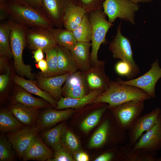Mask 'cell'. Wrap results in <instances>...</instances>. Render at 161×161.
Segmentation results:
<instances>
[{"label":"cell","instance_id":"9a60e30c","mask_svg":"<svg viewBox=\"0 0 161 161\" xmlns=\"http://www.w3.org/2000/svg\"><path fill=\"white\" fill-rule=\"evenodd\" d=\"M133 148L150 152H157L161 149V116L157 123L140 136Z\"/></svg>","mask_w":161,"mask_h":161},{"label":"cell","instance_id":"4fadbf2b","mask_svg":"<svg viewBox=\"0 0 161 161\" xmlns=\"http://www.w3.org/2000/svg\"><path fill=\"white\" fill-rule=\"evenodd\" d=\"M105 61H102L98 65L91 66L89 69L82 74L90 92L101 89L105 91L108 88L110 81L105 71Z\"/></svg>","mask_w":161,"mask_h":161},{"label":"cell","instance_id":"d590c367","mask_svg":"<svg viewBox=\"0 0 161 161\" xmlns=\"http://www.w3.org/2000/svg\"><path fill=\"white\" fill-rule=\"evenodd\" d=\"M11 143L6 137L1 134L0 137V161H13L16 160Z\"/></svg>","mask_w":161,"mask_h":161},{"label":"cell","instance_id":"277c9868","mask_svg":"<svg viewBox=\"0 0 161 161\" xmlns=\"http://www.w3.org/2000/svg\"><path fill=\"white\" fill-rule=\"evenodd\" d=\"M89 14L92 31L90 61L91 65L92 66L98 65L102 62V61L98 60V51L101 44L107 43L106 35L114 24L106 20V15L103 10L93 11Z\"/></svg>","mask_w":161,"mask_h":161},{"label":"cell","instance_id":"7a4b0ae2","mask_svg":"<svg viewBox=\"0 0 161 161\" xmlns=\"http://www.w3.org/2000/svg\"><path fill=\"white\" fill-rule=\"evenodd\" d=\"M151 98L144 91L136 87L111 81L108 88L93 101L94 104L106 103L108 107L132 100L145 101Z\"/></svg>","mask_w":161,"mask_h":161},{"label":"cell","instance_id":"cb8c5ba5","mask_svg":"<svg viewBox=\"0 0 161 161\" xmlns=\"http://www.w3.org/2000/svg\"><path fill=\"white\" fill-rule=\"evenodd\" d=\"M14 82L26 91L42 98L49 103L53 107H56L57 101L48 93L41 90L37 85L35 81L27 80L17 75L13 78Z\"/></svg>","mask_w":161,"mask_h":161},{"label":"cell","instance_id":"2e32d148","mask_svg":"<svg viewBox=\"0 0 161 161\" xmlns=\"http://www.w3.org/2000/svg\"><path fill=\"white\" fill-rule=\"evenodd\" d=\"M53 152L38 135L33 139L24 154L22 160L48 161L52 157Z\"/></svg>","mask_w":161,"mask_h":161},{"label":"cell","instance_id":"e575fe53","mask_svg":"<svg viewBox=\"0 0 161 161\" xmlns=\"http://www.w3.org/2000/svg\"><path fill=\"white\" fill-rule=\"evenodd\" d=\"M62 144L71 153L80 151V143L76 135L66 127L62 137Z\"/></svg>","mask_w":161,"mask_h":161},{"label":"cell","instance_id":"ac0fdd59","mask_svg":"<svg viewBox=\"0 0 161 161\" xmlns=\"http://www.w3.org/2000/svg\"><path fill=\"white\" fill-rule=\"evenodd\" d=\"M74 112L73 108L61 110L48 109L39 115L37 124L40 130L44 131L67 119Z\"/></svg>","mask_w":161,"mask_h":161},{"label":"cell","instance_id":"8d00e7d4","mask_svg":"<svg viewBox=\"0 0 161 161\" xmlns=\"http://www.w3.org/2000/svg\"><path fill=\"white\" fill-rule=\"evenodd\" d=\"M105 0H77L76 5L83 8L86 12H91L103 10V4Z\"/></svg>","mask_w":161,"mask_h":161},{"label":"cell","instance_id":"4dcf8cb0","mask_svg":"<svg viewBox=\"0 0 161 161\" xmlns=\"http://www.w3.org/2000/svg\"><path fill=\"white\" fill-rule=\"evenodd\" d=\"M14 99L15 103H20L35 109L46 108L48 106V103L43 100L35 97L23 90L17 92L14 96Z\"/></svg>","mask_w":161,"mask_h":161},{"label":"cell","instance_id":"44dd1931","mask_svg":"<svg viewBox=\"0 0 161 161\" xmlns=\"http://www.w3.org/2000/svg\"><path fill=\"white\" fill-rule=\"evenodd\" d=\"M122 161H158L156 152H150L143 149H134L127 142L120 146Z\"/></svg>","mask_w":161,"mask_h":161},{"label":"cell","instance_id":"5b68a950","mask_svg":"<svg viewBox=\"0 0 161 161\" xmlns=\"http://www.w3.org/2000/svg\"><path fill=\"white\" fill-rule=\"evenodd\" d=\"M103 11L111 23L117 18L135 24V13L138 11V4L129 0H105L103 4Z\"/></svg>","mask_w":161,"mask_h":161},{"label":"cell","instance_id":"9c48e42d","mask_svg":"<svg viewBox=\"0 0 161 161\" xmlns=\"http://www.w3.org/2000/svg\"><path fill=\"white\" fill-rule=\"evenodd\" d=\"M121 21L117 27L115 35L109 43V49L114 58L128 63L139 72V69L133 58L130 41L121 33Z\"/></svg>","mask_w":161,"mask_h":161},{"label":"cell","instance_id":"1f68e13d","mask_svg":"<svg viewBox=\"0 0 161 161\" xmlns=\"http://www.w3.org/2000/svg\"><path fill=\"white\" fill-rule=\"evenodd\" d=\"M45 53L48 68L45 72L41 73V76L51 77L62 74L58 67L57 46L49 50Z\"/></svg>","mask_w":161,"mask_h":161},{"label":"cell","instance_id":"b9f144b4","mask_svg":"<svg viewBox=\"0 0 161 161\" xmlns=\"http://www.w3.org/2000/svg\"><path fill=\"white\" fill-rule=\"evenodd\" d=\"M24 0L32 7L43 11V0Z\"/></svg>","mask_w":161,"mask_h":161},{"label":"cell","instance_id":"d6a6232c","mask_svg":"<svg viewBox=\"0 0 161 161\" xmlns=\"http://www.w3.org/2000/svg\"><path fill=\"white\" fill-rule=\"evenodd\" d=\"M72 32L77 41H91L92 31L89 13H86L80 24Z\"/></svg>","mask_w":161,"mask_h":161},{"label":"cell","instance_id":"603a6c76","mask_svg":"<svg viewBox=\"0 0 161 161\" xmlns=\"http://www.w3.org/2000/svg\"><path fill=\"white\" fill-rule=\"evenodd\" d=\"M112 123L107 118L104 120L91 138L89 143L90 148H95L105 145L111 139Z\"/></svg>","mask_w":161,"mask_h":161},{"label":"cell","instance_id":"ba28073f","mask_svg":"<svg viewBox=\"0 0 161 161\" xmlns=\"http://www.w3.org/2000/svg\"><path fill=\"white\" fill-rule=\"evenodd\" d=\"M40 131L38 125L24 127L7 133L6 137L11 143L18 158L23 156L34 137Z\"/></svg>","mask_w":161,"mask_h":161},{"label":"cell","instance_id":"e0dca14e","mask_svg":"<svg viewBox=\"0 0 161 161\" xmlns=\"http://www.w3.org/2000/svg\"><path fill=\"white\" fill-rule=\"evenodd\" d=\"M70 74L65 73L51 77L41 76L38 79L37 84L41 90L49 94L55 100L62 96V86Z\"/></svg>","mask_w":161,"mask_h":161},{"label":"cell","instance_id":"52a82bcc","mask_svg":"<svg viewBox=\"0 0 161 161\" xmlns=\"http://www.w3.org/2000/svg\"><path fill=\"white\" fill-rule=\"evenodd\" d=\"M161 78V67L158 61L156 60L151 65L150 69L143 75L128 80L118 78L120 83L138 87L145 92L151 98L155 97V87Z\"/></svg>","mask_w":161,"mask_h":161},{"label":"cell","instance_id":"ab89813d","mask_svg":"<svg viewBox=\"0 0 161 161\" xmlns=\"http://www.w3.org/2000/svg\"><path fill=\"white\" fill-rule=\"evenodd\" d=\"M8 19L7 0H0V20L3 21Z\"/></svg>","mask_w":161,"mask_h":161},{"label":"cell","instance_id":"f1b7e54d","mask_svg":"<svg viewBox=\"0 0 161 161\" xmlns=\"http://www.w3.org/2000/svg\"><path fill=\"white\" fill-rule=\"evenodd\" d=\"M10 24L8 20L1 21L0 24V58L8 59L13 57L10 41Z\"/></svg>","mask_w":161,"mask_h":161},{"label":"cell","instance_id":"7dc6e473","mask_svg":"<svg viewBox=\"0 0 161 161\" xmlns=\"http://www.w3.org/2000/svg\"><path fill=\"white\" fill-rule=\"evenodd\" d=\"M158 161H161V157L158 158Z\"/></svg>","mask_w":161,"mask_h":161},{"label":"cell","instance_id":"484cf974","mask_svg":"<svg viewBox=\"0 0 161 161\" xmlns=\"http://www.w3.org/2000/svg\"><path fill=\"white\" fill-rule=\"evenodd\" d=\"M58 67L63 74H72L78 71V68L68 49L58 45Z\"/></svg>","mask_w":161,"mask_h":161},{"label":"cell","instance_id":"7bdbcfd3","mask_svg":"<svg viewBox=\"0 0 161 161\" xmlns=\"http://www.w3.org/2000/svg\"><path fill=\"white\" fill-rule=\"evenodd\" d=\"M73 154L75 161H88L89 160L88 155L84 152L80 151Z\"/></svg>","mask_w":161,"mask_h":161},{"label":"cell","instance_id":"30bf717a","mask_svg":"<svg viewBox=\"0 0 161 161\" xmlns=\"http://www.w3.org/2000/svg\"><path fill=\"white\" fill-rule=\"evenodd\" d=\"M161 116V109L156 108L139 117L127 131L129 144L133 146L144 132L151 129L157 123Z\"/></svg>","mask_w":161,"mask_h":161},{"label":"cell","instance_id":"7402d4cb","mask_svg":"<svg viewBox=\"0 0 161 161\" xmlns=\"http://www.w3.org/2000/svg\"><path fill=\"white\" fill-rule=\"evenodd\" d=\"M104 91L96 89L90 92L86 95L79 98H71L61 97L57 101L55 109L61 110L68 108H78L92 103L94 100Z\"/></svg>","mask_w":161,"mask_h":161},{"label":"cell","instance_id":"5bb4252c","mask_svg":"<svg viewBox=\"0 0 161 161\" xmlns=\"http://www.w3.org/2000/svg\"><path fill=\"white\" fill-rule=\"evenodd\" d=\"M90 92L80 71L70 74L62 89L64 97L78 98L83 97Z\"/></svg>","mask_w":161,"mask_h":161},{"label":"cell","instance_id":"3957f363","mask_svg":"<svg viewBox=\"0 0 161 161\" xmlns=\"http://www.w3.org/2000/svg\"><path fill=\"white\" fill-rule=\"evenodd\" d=\"M7 20L11 26L10 41L16 71L18 75L32 80L34 76L31 72V67L25 64L23 60V51L27 44L26 34L28 29L11 20Z\"/></svg>","mask_w":161,"mask_h":161},{"label":"cell","instance_id":"4316f807","mask_svg":"<svg viewBox=\"0 0 161 161\" xmlns=\"http://www.w3.org/2000/svg\"><path fill=\"white\" fill-rule=\"evenodd\" d=\"M66 127L64 123H62L53 128L44 130L41 138L55 151L62 145V137Z\"/></svg>","mask_w":161,"mask_h":161},{"label":"cell","instance_id":"83f0119b","mask_svg":"<svg viewBox=\"0 0 161 161\" xmlns=\"http://www.w3.org/2000/svg\"><path fill=\"white\" fill-rule=\"evenodd\" d=\"M49 30L57 44L69 50L77 42L72 31L66 28L53 27Z\"/></svg>","mask_w":161,"mask_h":161},{"label":"cell","instance_id":"7c38bea8","mask_svg":"<svg viewBox=\"0 0 161 161\" xmlns=\"http://www.w3.org/2000/svg\"><path fill=\"white\" fill-rule=\"evenodd\" d=\"M76 3L77 0H43V11L54 27L61 28L66 10Z\"/></svg>","mask_w":161,"mask_h":161},{"label":"cell","instance_id":"ffe728a7","mask_svg":"<svg viewBox=\"0 0 161 161\" xmlns=\"http://www.w3.org/2000/svg\"><path fill=\"white\" fill-rule=\"evenodd\" d=\"M8 109L23 125L32 126L37 124L39 115L38 109L17 103L11 105Z\"/></svg>","mask_w":161,"mask_h":161},{"label":"cell","instance_id":"8fae6325","mask_svg":"<svg viewBox=\"0 0 161 161\" xmlns=\"http://www.w3.org/2000/svg\"><path fill=\"white\" fill-rule=\"evenodd\" d=\"M26 41L27 44L31 49H41L45 53L57 45L49 29L44 28L28 29Z\"/></svg>","mask_w":161,"mask_h":161},{"label":"cell","instance_id":"f35d334b","mask_svg":"<svg viewBox=\"0 0 161 161\" xmlns=\"http://www.w3.org/2000/svg\"><path fill=\"white\" fill-rule=\"evenodd\" d=\"M53 157L48 161H74L72 154L63 145L54 151Z\"/></svg>","mask_w":161,"mask_h":161},{"label":"cell","instance_id":"f6af8a7d","mask_svg":"<svg viewBox=\"0 0 161 161\" xmlns=\"http://www.w3.org/2000/svg\"><path fill=\"white\" fill-rule=\"evenodd\" d=\"M38 65L42 72H45L48 68V65L46 61L42 59L38 62Z\"/></svg>","mask_w":161,"mask_h":161},{"label":"cell","instance_id":"60d3db41","mask_svg":"<svg viewBox=\"0 0 161 161\" xmlns=\"http://www.w3.org/2000/svg\"><path fill=\"white\" fill-rule=\"evenodd\" d=\"M7 72L0 76V91L1 92L3 91L5 89L9 81L10 70L8 67H7Z\"/></svg>","mask_w":161,"mask_h":161},{"label":"cell","instance_id":"d4e9b609","mask_svg":"<svg viewBox=\"0 0 161 161\" xmlns=\"http://www.w3.org/2000/svg\"><path fill=\"white\" fill-rule=\"evenodd\" d=\"M86 13L83 8L78 5H71L65 12L63 18V27L73 31L80 24Z\"/></svg>","mask_w":161,"mask_h":161},{"label":"cell","instance_id":"6da1fadb","mask_svg":"<svg viewBox=\"0 0 161 161\" xmlns=\"http://www.w3.org/2000/svg\"><path fill=\"white\" fill-rule=\"evenodd\" d=\"M7 4L8 19L28 29L54 27L43 11L32 7L24 0H7Z\"/></svg>","mask_w":161,"mask_h":161},{"label":"cell","instance_id":"836d02e7","mask_svg":"<svg viewBox=\"0 0 161 161\" xmlns=\"http://www.w3.org/2000/svg\"><path fill=\"white\" fill-rule=\"evenodd\" d=\"M108 105L101 107L89 115L81 123L80 128L82 131L87 133L99 122L104 113L108 109Z\"/></svg>","mask_w":161,"mask_h":161},{"label":"cell","instance_id":"d6986e66","mask_svg":"<svg viewBox=\"0 0 161 161\" xmlns=\"http://www.w3.org/2000/svg\"><path fill=\"white\" fill-rule=\"evenodd\" d=\"M90 42L77 41L75 46L70 50L78 70L83 72L91 67L89 49Z\"/></svg>","mask_w":161,"mask_h":161},{"label":"cell","instance_id":"8992f818","mask_svg":"<svg viewBox=\"0 0 161 161\" xmlns=\"http://www.w3.org/2000/svg\"><path fill=\"white\" fill-rule=\"evenodd\" d=\"M145 101L132 100L108 107L113 112L117 124L121 129L127 131L135 120L142 113Z\"/></svg>","mask_w":161,"mask_h":161},{"label":"cell","instance_id":"f546056e","mask_svg":"<svg viewBox=\"0 0 161 161\" xmlns=\"http://www.w3.org/2000/svg\"><path fill=\"white\" fill-rule=\"evenodd\" d=\"M22 124L8 109H3L0 112V130L7 133L24 127Z\"/></svg>","mask_w":161,"mask_h":161},{"label":"cell","instance_id":"ee69618b","mask_svg":"<svg viewBox=\"0 0 161 161\" xmlns=\"http://www.w3.org/2000/svg\"><path fill=\"white\" fill-rule=\"evenodd\" d=\"M33 54V57L35 61L38 62L43 59L44 57L43 51L41 49H37L32 52Z\"/></svg>","mask_w":161,"mask_h":161},{"label":"cell","instance_id":"74e56055","mask_svg":"<svg viewBox=\"0 0 161 161\" xmlns=\"http://www.w3.org/2000/svg\"><path fill=\"white\" fill-rule=\"evenodd\" d=\"M115 70L119 75L129 78L138 73L129 64L121 60L116 64Z\"/></svg>","mask_w":161,"mask_h":161},{"label":"cell","instance_id":"bcb514c9","mask_svg":"<svg viewBox=\"0 0 161 161\" xmlns=\"http://www.w3.org/2000/svg\"><path fill=\"white\" fill-rule=\"evenodd\" d=\"M132 2L136 4L139 3H147L152 1L153 0H129Z\"/></svg>","mask_w":161,"mask_h":161}]
</instances>
